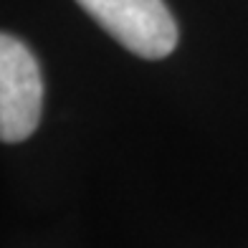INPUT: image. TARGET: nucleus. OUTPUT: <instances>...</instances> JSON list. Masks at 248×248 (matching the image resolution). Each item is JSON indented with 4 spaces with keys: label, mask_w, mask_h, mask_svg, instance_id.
<instances>
[{
    "label": "nucleus",
    "mask_w": 248,
    "mask_h": 248,
    "mask_svg": "<svg viewBox=\"0 0 248 248\" xmlns=\"http://www.w3.org/2000/svg\"><path fill=\"white\" fill-rule=\"evenodd\" d=\"M43 107L38 61L18 38L0 33V140L23 142L36 132Z\"/></svg>",
    "instance_id": "f03ea898"
},
{
    "label": "nucleus",
    "mask_w": 248,
    "mask_h": 248,
    "mask_svg": "<svg viewBox=\"0 0 248 248\" xmlns=\"http://www.w3.org/2000/svg\"><path fill=\"white\" fill-rule=\"evenodd\" d=\"M127 51L165 59L177 46V26L162 0H76Z\"/></svg>",
    "instance_id": "f257e3e1"
}]
</instances>
